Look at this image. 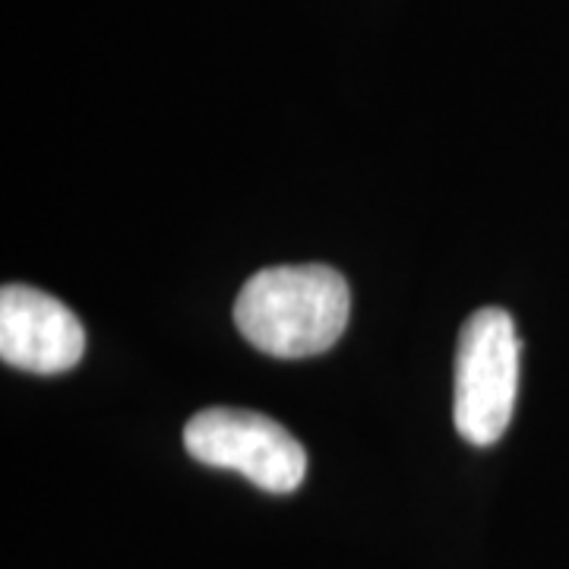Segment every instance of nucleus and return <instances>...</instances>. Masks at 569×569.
<instances>
[{"instance_id": "1", "label": "nucleus", "mask_w": 569, "mask_h": 569, "mask_svg": "<svg viewBox=\"0 0 569 569\" xmlns=\"http://www.w3.org/2000/svg\"><path fill=\"white\" fill-rule=\"evenodd\" d=\"M348 282L329 266H276L250 276L234 301L247 342L272 358L323 355L348 326Z\"/></svg>"}, {"instance_id": "2", "label": "nucleus", "mask_w": 569, "mask_h": 569, "mask_svg": "<svg viewBox=\"0 0 569 569\" xmlns=\"http://www.w3.org/2000/svg\"><path fill=\"white\" fill-rule=\"evenodd\" d=\"M519 336L503 307H481L456 348L452 421L471 447H493L507 433L519 392Z\"/></svg>"}, {"instance_id": "3", "label": "nucleus", "mask_w": 569, "mask_h": 569, "mask_svg": "<svg viewBox=\"0 0 569 569\" xmlns=\"http://www.w3.org/2000/svg\"><path fill=\"white\" fill-rule=\"evenodd\" d=\"M187 452L212 468H231L269 493H291L307 475L305 447L272 418L244 408H206L183 427Z\"/></svg>"}, {"instance_id": "4", "label": "nucleus", "mask_w": 569, "mask_h": 569, "mask_svg": "<svg viewBox=\"0 0 569 569\" xmlns=\"http://www.w3.org/2000/svg\"><path fill=\"white\" fill-rule=\"evenodd\" d=\"M86 329L80 317L29 284H3L0 291V358L39 377L67 373L82 361Z\"/></svg>"}]
</instances>
